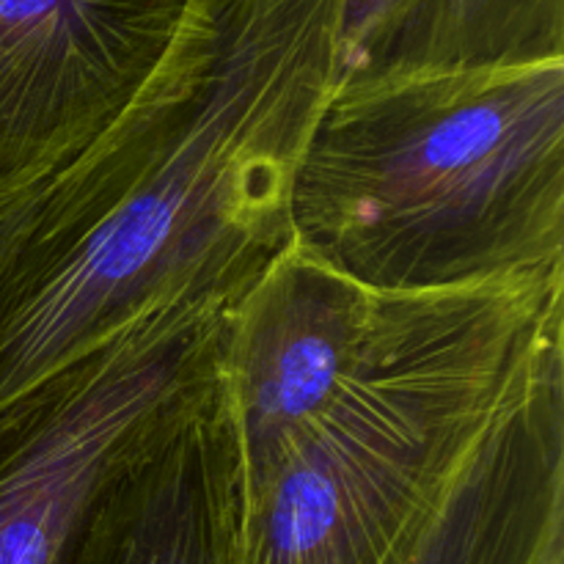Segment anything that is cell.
<instances>
[{"label": "cell", "mask_w": 564, "mask_h": 564, "mask_svg": "<svg viewBox=\"0 0 564 564\" xmlns=\"http://www.w3.org/2000/svg\"><path fill=\"white\" fill-rule=\"evenodd\" d=\"M341 0H187L130 108L55 171L0 262V408L176 297H237L292 242Z\"/></svg>", "instance_id": "1"}, {"label": "cell", "mask_w": 564, "mask_h": 564, "mask_svg": "<svg viewBox=\"0 0 564 564\" xmlns=\"http://www.w3.org/2000/svg\"><path fill=\"white\" fill-rule=\"evenodd\" d=\"M290 226L378 295L564 279V61L336 86Z\"/></svg>", "instance_id": "2"}, {"label": "cell", "mask_w": 564, "mask_h": 564, "mask_svg": "<svg viewBox=\"0 0 564 564\" xmlns=\"http://www.w3.org/2000/svg\"><path fill=\"white\" fill-rule=\"evenodd\" d=\"M564 279L383 295L334 405L235 512L231 564H389L564 330Z\"/></svg>", "instance_id": "3"}, {"label": "cell", "mask_w": 564, "mask_h": 564, "mask_svg": "<svg viewBox=\"0 0 564 564\" xmlns=\"http://www.w3.org/2000/svg\"><path fill=\"white\" fill-rule=\"evenodd\" d=\"M229 303H163L0 408V564H66L105 479L213 380Z\"/></svg>", "instance_id": "4"}, {"label": "cell", "mask_w": 564, "mask_h": 564, "mask_svg": "<svg viewBox=\"0 0 564 564\" xmlns=\"http://www.w3.org/2000/svg\"><path fill=\"white\" fill-rule=\"evenodd\" d=\"M383 295L290 242L220 317L215 394L235 466V512L257 499L334 405L378 328Z\"/></svg>", "instance_id": "5"}, {"label": "cell", "mask_w": 564, "mask_h": 564, "mask_svg": "<svg viewBox=\"0 0 564 564\" xmlns=\"http://www.w3.org/2000/svg\"><path fill=\"white\" fill-rule=\"evenodd\" d=\"M187 0H0V191L91 147L163 61Z\"/></svg>", "instance_id": "6"}, {"label": "cell", "mask_w": 564, "mask_h": 564, "mask_svg": "<svg viewBox=\"0 0 564 564\" xmlns=\"http://www.w3.org/2000/svg\"><path fill=\"white\" fill-rule=\"evenodd\" d=\"M389 564H564V345L545 341Z\"/></svg>", "instance_id": "7"}, {"label": "cell", "mask_w": 564, "mask_h": 564, "mask_svg": "<svg viewBox=\"0 0 564 564\" xmlns=\"http://www.w3.org/2000/svg\"><path fill=\"white\" fill-rule=\"evenodd\" d=\"M235 505L213 372L105 479L66 564H231Z\"/></svg>", "instance_id": "8"}, {"label": "cell", "mask_w": 564, "mask_h": 564, "mask_svg": "<svg viewBox=\"0 0 564 564\" xmlns=\"http://www.w3.org/2000/svg\"><path fill=\"white\" fill-rule=\"evenodd\" d=\"M564 61V0H449L419 72Z\"/></svg>", "instance_id": "9"}, {"label": "cell", "mask_w": 564, "mask_h": 564, "mask_svg": "<svg viewBox=\"0 0 564 564\" xmlns=\"http://www.w3.org/2000/svg\"><path fill=\"white\" fill-rule=\"evenodd\" d=\"M446 9L449 0H341L336 86L422 69Z\"/></svg>", "instance_id": "10"}, {"label": "cell", "mask_w": 564, "mask_h": 564, "mask_svg": "<svg viewBox=\"0 0 564 564\" xmlns=\"http://www.w3.org/2000/svg\"><path fill=\"white\" fill-rule=\"evenodd\" d=\"M50 180V176H47ZM42 182H33V185L25 187H9V191H0V262H3L6 251L14 242L17 231L25 224L28 213H31L33 202H36L39 191H42Z\"/></svg>", "instance_id": "11"}]
</instances>
